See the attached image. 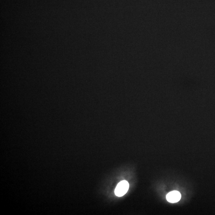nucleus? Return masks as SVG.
<instances>
[{"instance_id": "f257e3e1", "label": "nucleus", "mask_w": 215, "mask_h": 215, "mask_svg": "<svg viewBox=\"0 0 215 215\" xmlns=\"http://www.w3.org/2000/svg\"><path fill=\"white\" fill-rule=\"evenodd\" d=\"M129 188V184L126 181L120 182L117 185L115 190V194L117 196L121 197L127 193Z\"/></svg>"}, {"instance_id": "f03ea898", "label": "nucleus", "mask_w": 215, "mask_h": 215, "mask_svg": "<svg viewBox=\"0 0 215 215\" xmlns=\"http://www.w3.org/2000/svg\"><path fill=\"white\" fill-rule=\"evenodd\" d=\"M181 195L180 193L177 191L170 192L167 195V200L169 203H176L180 200Z\"/></svg>"}]
</instances>
